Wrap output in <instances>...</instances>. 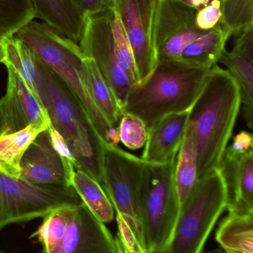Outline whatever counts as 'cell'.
<instances>
[{"label": "cell", "instance_id": "6da1fadb", "mask_svg": "<svg viewBox=\"0 0 253 253\" xmlns=\"http://www.w3.org/2000/svg\"><path fill=\"white\" fill-rule=\"evenodd\" d=\"M35 87L51 126L68 147L74 167L89 174L102 187L105 143L65 83L37 56Z\"/></svg>", "mask_w": 253, "mask_h": 253}, {"label": "cell", "instance_id": "7a4b0ae2", "mask_svg": "<svg viewBox=\"0 0 253 253\" xmlns=\"http://www.w3.org/2000/svg\"><path fill=\"white\" fill-rule=\"evenodd\" d=\"M242 105L241 93L226 69L214 65L190 110L198 153V179L218 169Z\"/></svg>", "mask_w": 253, "mask_h": 253}, {"label": "cell", "instance_id": "3957f363", "mask_svg": "<svg viewBox=\"0 0 253 253\" xmlns=\"http://www.w3.org/2000/svg\"><path fill=\"white\" fill-rule=\"evenodd\" d=\"M210 69L181 60L157 62L152 72L129 92L123 114L141 119L149 130L169 114L190 111Z\"/></svg>", "mask_w": 253, "mask_h": 253}, {"label": "cell", "instance_id": "277c9868", "mask_svg": "<svg viewBox=\"0 0 253 253\" xmlns=\"http://www.w3.org/2000/svg\"><path fill=\"white\" fill-rule=\"evenodd\" d=\"M15 37L23 42L34 54L51 68L71 90L86 111L105 144L117 146L118 128L107 121L92 100L82 74L84 54L78 43L59 34L45 23L32 20Z\"/></svg>", "mask_w": 253, "mask_h": 253}, {"label": "cell", "instance_id": "5b68a950", "mask_svg": "<svg viewBox=\"0 0 253 253\" xmlns=\"http://www.w3.org/2000/svg\"><path fill=\"white\" fill-rule=\"evenodd\" d=\"M79 45L84 56L96 64L123 108L139 81L132 48L115 9L86 16Z\"/></svg>", "mask_w": 253, "mask_h": 253}, {"label": "cell", "instance_id": "8992f818", "mask_svg": "<svg viewBox=\"0 0 253 253\" xmlns=\"http://www.w3.org/2000/svg\"><path fill=\"white\" fill-rule=\"evenodd\" d=\"M227 204V188L219 169L198 179L181 205L172 236L160 253H202Z\"/></svg>", "mask_w": 253, "mask_h": 253}, {"label": "cell", "instance_id": "52a82bcc", "mask_svg": "<svg viewBox=\"0 0 253 253\" xmlns=\"http://www.w3.org/2000/svg\"><path fill=\"white\" fill-rule=\"evenodd\" d=\"M175 164L176 159L166 164L145 162L139 203L147 253L161 252L173 233L181 208L175 185Z\"/></svg>", "mask_w": 253, "mask_h": 253}, {"label": "cell", "instance_id": "ba28073f", "mask_svg": "<svg viewBox=\"0 0 253 253\" xmlns=\"http://www.w3.org/2000/svg\"><path fill=\"white\" fill-rule=\"evenodd\" d=\"M144 166L145 162L141 158L117 146L104 144L102 188L117 216L123 218L145 251L139 203Z\"/></svg>", "mask_w": 253, "mask_h": 253}, {"label": "cell", "instance_id": "9c48e42d", "mask_svg": "<svg viewBox=\"0 0 253 253\" xmlns=\"http://www.w3.org/2000/svg\"><path fill=\"white\" fill-rule=\"evenodd\" d=\"M82 202L71 187L31 184L0 172V230L9 224L44 218L56 208Z\"/></svg>", "mask_w": 253, "mask_h": 253}, {"label": "cell", "instance_id": "30bf717a", "mask_svg": "<svg viewBox=\"0 0 253 253\" xmlns=\"http://www.w3.org/2000/svg\"><path fill=\"white\" fill-rule=\"evenodd\" d=\"M197 12L177 0H160L153 31L157 62L178 60L189 44L207 32L198 27Z\"/></svg>", "mask_w": 253, "mask_h": 253}, {"label": "cell", "instance_id": "8fae6325", "mask_svg": "<svg viewBox=\"0 0 253 253\" xmlns=\"http://www.w3.org/2000/svg\"><path fill=\"white\" fill-rule=\"evenodd\" d=\"M160 0H114L133 53L138 83L157 63L153 39L154 19Z\"/></svg>", "mask_w": 253, "mask_h": 253}, {"label": "cell", "instance_id": "7c38bea8", "mask_svg": "<svg viewBox=\"0 0 253 253\" xmlns=\"http://www.w3.org/2000/svg\"><path fill=\"white\" fill-rule=\"evenodd\" d=\"M74 169L72 159L57 150L48 128L40 132L25 150L20 162L19 178L39 185L71 187Z\"/></svg>", "mask_w": 253, "mask_h": 253}, {"label": "cell", "instance_id": "4fadbf2b", "mask_svg": "<svg viewBox=\"0 0 253 253\" xmlns=\"http://www.w3.org/2000/svg\"><path fill=\"white\" fill-rule=\"evenodd\" d=\"M7 70L6 94L0 99V135L13 133L32 125H49L50 120L38 98L11 67Z\"/></svg>", "mask_w": 253, "mask_h": 253}, {"label": "cell", "instance_id": "5bb4252c", "mask_svg": "<svg viewBox=\"0 0 253 253\" xmlns=\"http://www.w3.org/2000/svg\"><path fill=\"white\" fill-rule=\"evenodd\" d=\"M51 253H116L115 242L105 224L82 202L71 208L63 240Z\"/></svg>", "mask_w": 253, "mask_h": 253}, {"label": "cell", "instance_id": "9a60e30c", "mask_svg": "<svg viewBox=\"0 0 253 253\" xmlns=\"http://www.w3.org/2000/svg\"><path fill=\"white\" fill-rule=\"evenodd\" d=\"M218 169L227 188L229 213H253V152L242 156L224 152Z\"/></svg>", "mask_w": 253, "mask_h": 253}, {"label": "cell", "instance_id": "2e32d148", "mask_svg": "<svg viewBox=\"0 0 253 253\" xmlns=\"http://www.w3.org/2000/svg\"><path fill=\"white\" fill-rule=\"evenodd\" d=\"M231 51L224 50L219 62L225 65L241 93L244 117L250 129H253V26L236 34Z\"/></svg>", "mask_w": 253, "mask_h": 253}, {"label": "cell", "instance_id": "e0dca14e", "mask_svg": "<svg viewBox=\"0 0 253 253\" xmlns=\"http://www.w3.org/2000/svg\"><path fill=\"white\" fill-rule=\"evenodd\" d=\"M190 111L169 114L148 130L141 159L147 163L166 164L176 159L185 135Z\"/></svg>", "mask_w": 253, "mask_h": 253}, {"label": "cell", "instance_id": "ac0fdd59", "mask_svg": "<svg viewBox=\"0 0 253 253\" xmlns=\"http://www.w3.org/2000/svg\"><path fill=\"white\" fill-rule=\"evenodd\" d=\"M36 18L41 19L59 34L79 43L85 24V16L74 0H31Z\"/></svg>", "mask_w": 253, "mask_h": 253}, {"label": "cell", "instance_id": "d6986e66", "mask_svg": "<svg viewBox=\"0 0 253 253\" xmlns=\"http://www.w3.org/2000/svg\"><path fill=\"white\" fill-rule=\"evenodd\" d=\"M232 34L219 23L189 44L178 60L202 68H212L219 62Z\"/></svg>", "mask_w": 253, "mask_h": 253}, {"label": "cell", "instance_id": "ffe728a7", "mask_svg": "<svg viewBox=\"0 0 253 253\" xmlns=\"http://www.w3.org/2000/svg\"><path fill=\"white\" fill-rule=\"evenodd\" d=\"M82 74L88 91L97 108L111 126L117 128L123 116V111L96 64L90 58L85 56Z\"/></svg>", "mask_w": 253, "mask_h": 253}, {"label": "cell", "instance_id": "44dd1931", "mask_svg": "<svg viewBox=\"0 0 253 253\" xmlns=\"http://www.w3.org/2000/svg\"><path fill=\"white\" fill-rule=\"evenodd\" d=\"M49 125H32L13 133L0 135V172L19 178L22 156L36 137Z\"/></svg>", "mask_w": 253, "mask_h": 253}, {"label": "cell", "instance_id": "7402d4cb", "mask_svg": "<svg viewBox=\"0 0 253 253\" xmlns=\"http://www.w3.org/2000/svg\"><path fill=\"white\" fill-rule=\"evenodd\" d=\"M215 239L225 253H253V213H229L220 223Z\"/></svg>", "mask_w": 253, "mask_h": 253}, {"label": "cell", "instance_id": "603a6c76", "mask_svg": "<svg viewBox=\"0 0 253 253\" xmlns=\"http://www.w3.org/2000/svg\"><path fill=\"white\" fill-rule=\"evenodd\" d=\"M71 187L75 190L86 208L103 223L114 219V208L99 182L79 168H74L71 177Z\"/></svg>", "mask_w": 253, "mask_h": 253}, {"label": "cell", "instance_id": "cb8c5ba5", "mask_svg": "<svg viewBox=\"0 0 253 253\" xmlns=\"http://www.w3.org/2000/svg\"><path fill=\"white\" fill-rule=\"evenodd\" d=\"M175 181L180 205L188 197L198 181V153L191 126L187 124L185 135L178 150Z\"/></svg>", "mask_w": 253, "mask_h": 253}, {"label": "cell", "instance_id": "d4e9b609", "mask_svg": "<svg viewBox=\"0 0 253 253\" xmlns=\"http://www.w3.org/2000/svg\"><path fill=\"white\" fill-rule=\"evenodd\" d=\"M36 59L37 56L34 52L15 36L1 40L0 63L5 67H11L17 71L37 97L35 87Z\"/></svg>", "mask_w": 253, "mask_h": 253}, {"label": "cell", "instance_id": "484cf974", "mask_svg": "<svg viewBox=\"0 0 253 253\" xmlns=\"http://www.w3.org/2000/svg\"><path fill=\"white\" fill-rule=\"evenodd\" d=\"M74 205L56 208L44 217L43 224L31 236L37 238L44 248L45 253L54 251L63 240Z\"/></svg>", "mask_w": 253, "mask_h": 253}, {"label": "cell", "instance_id": "4316f807", "mask_svg": "<svg viewBox=\"0 0 253 253\" xmlns=\"http://www.w3.org/2000/svg\"><path fill=\"white\" fill-rule=\"evenodd\" d=\"M34 18L31 0H0V38L13 37Z\"/></svg>", "mask_w": 253, "mask_h": 253}, {"label": "cell", "instance_id": "83f0119b", "mask_svg": "<svg viewBox=\"0 0 253 253\" xmlns=\"http://www.w3.org/2000/svg\"><path fill=\"white\" fill-rule=\"evenodd\" d=\"M221 17L218 23L232 35L252 26L253 0H220Z\"/></svg>", "mask_w": 253, "mask_h": 253}, {"label": "cell", "instance_id": "f1b7e54d", "mask_svg": "<svg viewBox=\"0 0 253 253\" xmlns=\"http://www.w3.org/2000/svg\"><path fill=\"white\" fill-rule=\"evenodd\" d=\"M117 128L120 141L129 150H138L145 146L148 129L141 119L132 114H124Z\"/></svg>", "mask_w": 253, "mask_h": 253}, {"label": "cell", "instance_id": "f546056e", "mask_svg": "<svg viewBox=\"0 0 253 253\" xmlns=\"http://www.w3.org/2000/svg\"><path fill=\"white\" fill-rule=\"evenodd\" d=\"M221 17V1L213 0L196 15V24L202 31H208L216 26Z\"/></svg>", "mask_w": 253, "mask_h": 253}, {"label": "cell", "instance_id": "4dcf8cb0", "mask_svg": "<svg viewBox=\"0 0 253 253\" xmlns=\"http://www.w3.org/2000/svg\"><path fill=\"white\" fill-rule=\"evenodd\" d=\"M74 1L85 17L95 16L114 8V0H74Z\"/></svg>", "mask_w": 253, "mask_h": 253}, {"label": "cell", "instance_id": "1f68e13d", "mask_svg": "<svg viewBox=\"0 0 253 253\" xmlns=\"http://www.w3.org/2000/svg\"><path fill=\"white\" fill-rule=\"evenodd\" d=\"M253 134L248 131L242 130L233 138V143L227 147L226 150L233 154L244 156L253 152Z\"/></svg>", "mask_w": 253, "mask_h": 253}, {"label": "cell", "instance_id": "d6a6232c", "mask_svg": "<svg viewBox=\"0 0 253 253\" xmlns=\"http://www.w3.org/2000/svg\"><path fill=\"white\" fill-rule=\"evenodd\" d=\"M177 1L199 10L210 4L213 0H177Z\"/></svg>", "mask_w": 253, "mask_h": 253}, {"label": "cell", "instance_id": "836d02e7", "mask_svg": "<svg viewBox=\"0 0 253 253\" xmlns=\"http://www.w3.org/2000/svg\"><path fill=\"white\" fill-rule=\"evenodd\" d=\"M114 242H115L116 253H141L132 252V251L128 250L123 245V242L120 240L118 236L114 238Z\"/></svg>", "mask_w": 253, "mask_h": 253}, {"label": "cell", "instance_id": "e575fe53", "mask_svg": "<svg viewBox=\"0 0 253 253\" xmlns=\"http://www.w3.org/2000/svg\"><path fill=\"white\" fill-rule=\"evenodd\" d=\"M206 253H225L224 251H222V249L221 248H218V249L213 250V251H209V252H206Z\"/></svg>", "mask_w": 253, "mask_h": 253}, {"label": "cell", "instance_id": "d590c367", "mask_svg": "<svg viewBox=\"0 0 253 253\" xmlns=\"http://www.w3.org/2000/svg\"><path fill=\"white\" fill-rule=\"evenodd\" d=\"M1 40H2V39L0 38V50H1Z\"/></svg>", "mask_w": 253, "mask_h": 253}, {"label": "cell", "instance_id": "8d00e7d4", "mask_svg": "<svg viewBox=\"0 0 253 253\" xmlns=\"http://www.w3.org/2000/svg\"><path fill=\"white\" fill-rule=\"evenodd\" d=\"M0 253H2V252H1V251H0Z\"/></svg>", "mask_w": 253, "mask_h": 253}]
</instances>
